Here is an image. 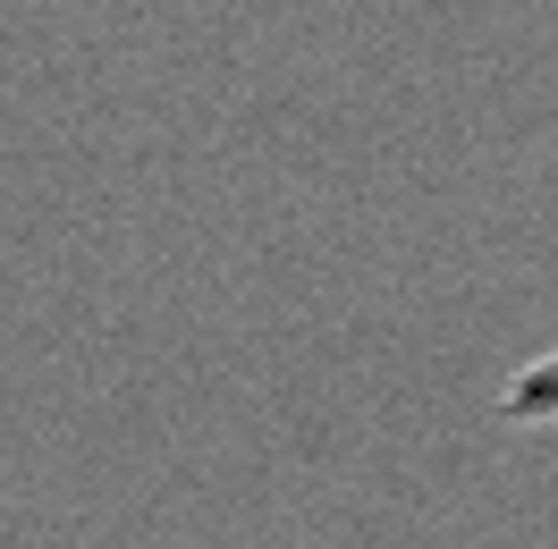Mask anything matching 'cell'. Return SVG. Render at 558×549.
Returning <instances> with one entry per match:
<instances>
[{
  "instance_id": "1",
  "label": "cell",
  "mask_w": 558,
  "mask_h": 549,
  "mask_svg": "<svg viewBox=\"0 0 558 549\" xmlns=\"http://www.w3.org/2000/svg\"><path fill=\"white\" fill-rule=\"evenodd\" d=\"M499 423H517V431L558 423V346H550V355H533V364H517V373L499 380Z\"/></svg>"
}]
</instances>
